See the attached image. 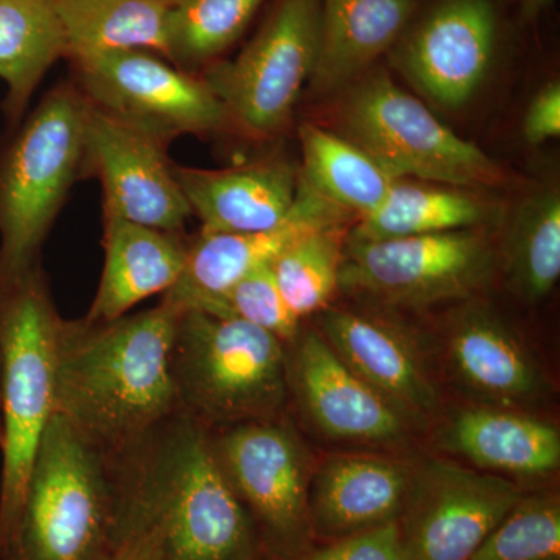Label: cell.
Segmentation results:
<instances>
[{
  "mask_svg": "<svg viewBox=\"0 0 560 560\" xmlns=\"http://www.w3.org/2000/svg\"><path fill=\"white\" fill-rule=\"evenodd\" d=\"M179 315L162 300L106 323L62 319L55 415L109 458L135 455L178 412L172 349Z\"/></svg>",
  "mask_w": 560,
  "mask_h": 560,
  "instance_id": "6da1fadb",
  "label": "cell"
},
{
  "mask_svg": "<svg viewBox=\"0 0 560 560\" xmlns=\"http://www.w3.org/2000/svg\"><path fill=\"white\" fill-rule=\"evenodd\" d=\"M61 323L38 267L0 289V560L13 545L40 440L55 415Z\"/></svg>",
  "mask_w": 560,
  "mask_h": 560,
  "instance_id": "7a4b0ae2",
  "label": "cell"
},
{
  "mask_svg": "<svg viewBox=\"0 0 560 560\" xmlns=\"http://www.w3.org/2000/svg\"><path fill=\"white\" fill-rule=\"evenodd\" d=\"M124 463L51 416L5 560H103L113 539Z\"/></svg>",
  "mask_w": 560,
  "mask_h": 560,
  "instance_id": "3957f363",
  "label": "cell"
},
{
  "mask_svg": "<svg viewBox=\"0 0 560 560\" xmlns=\"http://www.w3.org/2000/svg\"><path fill=\"white\" fill-rule=\"evenodd\" d=\"M324 120V127L355 143L394 178L486 190L510 183L499 162L401 90L382 62L331 95Z\"/></svg>",
  "mask_w": 560,
  "mask_h": 560,
  "instance_id": "277c9868",
  "label": "cell"
},
{
  "mask_svg": "<svg viewBox=\"0 0 560 560\" xmlns=\"http://www.w3.org/2000/svg\"><path fill=\"white\" fill-rule=\"evenodd\" d=\"M128 460L160 506L167 560H235L261 547L200 423L176 412Z\"/></svg>",
  "mask_w": 560,
  "mask_h": 560,
  "instance_id": "5b68a950",
  "label": "cell"
},
{
  "mask_svg": "<svg viewBox=\"0 0 560 560\" xmlns=\"http://www.w3.org/2000/svg\"><path fill=\"white\" fill-rule=\"evenodd\" d=\"M172 374L178 412L208 430L278 418L290 388L283 341L195 308L180 311Z\"/></svg>",
  "mask_w": 560,
  "mask_h": 560,
  "instance_id": "8992f818",
  "label": "cell"
},
{
  "mask_svg": "<svg viewBox=\"0 0 560 560\" xmlns=\"http://www.w3.org/2000/svg\"><path fill=\"white\" fill-rule=\"evenodd\" d=\"M86 98L61 84L44 97L0 165V289L38 267L39 248L84 156Z\"/></svg>",
  "mask_w": 560,
  "mask_h": 560,
  "instance_id": "52a82bcc",
  "label": "cell"
},
{
  "mask_svg": "<svg viewBox=\"0 0 560 560\" xmlns=\"http://www.w3.org/2000/svg\"><path fill=\"white\" fill-rule=\"evenodd\" d=\"M515 27L514 0H419L386 66L438 108L460 109L492 79Z\"/></svg>",
  "mask_w": 560,
  "mask_h": 560,
  "instance_id": "ba28073f",
  "label": "cell"
},
{
  "mask_svg": "<svg viewBox=\"0 0 560 560\" xmlns=\"http://www.w3.org/2000/svg\"><path fill=\"white\" fill-rule=\"evenodd\" d=\"M320 0H275L234 60L208 66L202 79L223 103L230 128L246 138H278L293 120L318 58Z\"/></svg>",
  "mask_w": 560,
  "mask_h": 560,
  "instance_id": "9c48e42d",
  "label": "cell"
},
{
  "mask_svg": "<svg viewBox=\"0 0 560 560\" xmlns=\"http://www.w3.org/2000/svg\"><path fill=\"white\" fill-rule=\"evenodd\" d=\"M489 230L355 241L346 235L340 290L388 307L422 308L469 300L495 275Z\"/></svg>",
  "mask_w": 560,
  "mask_h": 560,
  "instance_id": "30bf717a",
  "label": "cell"
},
{
  "mask_svg": "<svg viewBox=\"0 0 560 560\" xmlns=\"http://www.w3.org/2000/svg\"><path fill=\"white\" fill-rule=\"evenodd\" d=\"M209 436L261 547L278 560H296L311 550V469L293 430L272 418L209 430Z\"/></svg>",
  "mask_w": 560,
  "mask_h": 560,
  "instance_id": "8fae6325",
  "label": "cell"
},
{
  "mask_svg": "<svg viewBox=\"0 0 560 560\" xmlns=\"http://www.w3.org/2000/svg\"><path fill=\"white\" fill-rule=\"evenodd\" d=\"M72 61L88 103L165 145L230 128L223 103L202 75L150 51H98Z\"/></svg>",
  "mask_w": 560,
  "mask_h": 560,
  "instance_id": "7c38bea8",
  "label": "cell"
},
{
  "mask_svg": "<svg viewBox=\"0 0 560 560\" xmlns=\"http://www.w3.org/2000/svg\"><path fill=\"white\" fill-rule=\"evenodd\" d=\"M523 495L514 481L431 460L412 478L399 518L410 560H470Z\"/></svg>",
  "mask_w": 560,
  "mask_h": 560,
  "instance_id": "4fadbf2b",
  "label": "cell"
},
{
  "mask_svg": "<svg viewBox=\"0 0 560 560\" xmlns=\"http://www.w3.org/2000/svg\"><path fill=\"white\" fill-rule=\"evenodd\" d=\"M83 167L101 180L105 215L183 232L191 210L161 140L88 103Z\"/></svg>",
  "mask_w": 560,
  "mask_h": 560,
  "instance_id": "5bb4252c",
  "label": "cell"
},
{
  "mask_svg": "<svg viewBox=\"0 0 560 560\" xmlns=\"http://www.w3.org/2000/svg\"><path fill=\"white\" fill-rule=\"evenodd\" d=\"M350 215L324 200L300 175L296 201L279 226L254 232H201L189 243L186 267L164 301L179 311H208L220 296L249 272L270 265L291 243L323 228L353 224Z\"/></svg>",
  "mask_w": 560,
  "mask_h": 560,
  "instance_id": "9a60e30c",
  "label": "cell"
},
{
  "mask_svg": "<svg viewBox=\"0 0 560 560\" xmlns=\"http://www.w3.org/2000/svg\"><path fill=\"white\" fill-rule=\"evenodd\" d=\"M289 361L304 411L324 434L337 441L385 444L405 434L404 411L350 370L320 331L294 338Z\"/></svg>",
  "mask_w": 560,
  "mask_h": 560,
  "instance_id": "2e32d148",
  "label": "cell"
},
{
  "mask_svg": "<svg viewBox=\"0 0 560 560\" xmlns=\"http://www.w3.org/2000/svg\"><path fill=\"white\" fill-rule=\"evenodd\" d=\"M175 175L191 215L208 234L279 226L289 219L300 187V167L279 153L224 168L175 164Z\"/></svg>",
  "mask_w": 560,
  "mask_h": 560,
  "instance_id": "e0dca14e",
  "label": "cell"
},
{
  "mask_svg": "<svg viewBox=\"0 0 560 560\" xmlns=\"http://www.w3.org/2000/svg\"><path fill=\"white\" fill-rule=\"evenodd\" d=\"M415 474L372 455L331 458L312 478L308 518L313 539H345L399 522Z\"/></svg>",
  "mask_w": 560,
  "mask_h": 560,
  "instance_id": "ac0fdd59",
  "label": "cell"
},
{
  "mask_svg": "<svg viewBox=\"0 0 560 560\" xmlns=\"http://www.w3.org/2000/svg\"><path fill=\"white\" fill-rule=\"evenodd\" d=\"M105 267L84 319L106 323L128 315L139 302L164 294L186 267L189 243L180 234L105 215Z\"/></svg>",
  "mask_w": 560,
  "mask_h": 560,
  "instance_id": "d6986e66",
  "label": "cell"
},
{
  "mask_svg": "<svg viewBox=\"0 0 560 560\" xmlns=\"http://www.w3.org/2000/svg\"><path fill=\"white\" fill-rule=\"evenodd\" d=\"M320 335L368 385L401 411L430 412L438 393L410 342L385 320L355 311L326 308Z\"/></svg>",
  "mask_w": 560,
  "mask_h": 560,
  "instance_id": "ffe728a7",
  "label": "cell"
},
{
  "mask_svg": "<svg viewBox=\"0 0 560 560\" xmlns=\"http://www.w3.org/2000/svg\"><path fill=\"white\" fill-rule=\"evenodd\" d=\"M419 0H320L318 58L308 86L318 97L349 86L385 60Z\"/></svg>",
  "mask_w": 560,
  "mask_h": 560,
  "instance_id": "44dd1931",
  "label": "cell"
},
{
  "mask_svg": "<svg viewBox=\"0 0 560 560\" xmlns=\"http://www.w3.org/2000/svg\"><path fill=\"white\" fill-rule=\"evenodd\" d=\"M448 359L456 377L497 405L539 396L544 375L517 335L497 313L471 305L448 330Z\"/></svg>",
  "mask_w": 560,
  "mask_h": 560,
  "instance_id": "7402d4cb",
  "label": "cell"
},
{
  "mask_svg": "<svg viewBox=\"0 0 560 560\" xmlns=\"http://www.w3.org/2000/svg\"><path fill=\"white\" fill-rule=\"evenodd\" d=\"M493 190L397 178L381 208L353 221L348 237L388 241L463 230H492L506 209Z\"/></svg>",
  "mask_w": 560,
  "mask_h": 560,
  "instance_id": "603a6c76",
  "label": "cell"
},
{
  "mask_svg": "<svg viewBox=\"0 0 560 560\" xmlns=\"http://www.w3.org/2000/svg\"><path fill=\"white\" fill-rule=\"evenodd\" d=\"M445 444L481 469L540 477L558 469L560 434L551 423L497 408H467L448 423Z\"/></svg>",
  "mask_w": 560,
  "mask_h": 560,
  "instance_id": "cb8c5ba5",
  "label": "cell"
},
{
  "mask_svg": "<svg viewBox=\"0 0 560 560\" xmlns=\"http://www.w3.org/2000/svg\"><path fill=\"white\" fill-rule=\"evenodd\" d=\"M179 0H50L69 58L142 50L171 61V28Z\"/></svg>",
  "mask_w": 560,
  "mask_h": 560,
  "instance_id": "d4e9b609",
  "label": "cell"
},
{
  "mask_svg": "<svg viewBox=\"0 0 560 560\" xmlns=\"http://www.w3.org/2000/svg\"><path fill=\"white\" fill-rule=\"evenodd\" d=\"M301 178L331 205L361 219L381 208L393 187L390 176L355 143L315 121H304Z\"/></svg>",
  "mask_w": 560,
  "mask_h": 560,
  "instance_id": "484cf974",
  "label": "cell"
},
{
  "mask_svg": "<svg viewBox=\"0 0 560 560\" xmlns=\"http://www.w3.org/2000/svg\"><path fill=\"white\" fill-rule=\"evenodd\" d=\"M69 57L68 39L50 0H0V80L7 113L20 120L51 66Z\"/></svg>",
  "mask_w": 560,
  "mask_h": 560,
  "instance_id": "4316f807",
  "label": "cell"
},
{
  "mask_svg": "<svg viewBox=\"0 0 560 560\" xmlns=\"http://www.w3.org/2000/svg\"><path fill=\"white\" fill-rule=\"evenodd\" d=\"M508 275L525 300H545L560 278V194L530 191L512 213L504 243Z\"/></svg>",
  "mask_w": 560,
  "mask_h": 560,
  "instance_id": "83f0119b",
  "label": "cell"
},
{
  "mask_svg": "<svg viewBox=\"0 0 560 560\" xmlns=\"http://www.w3.org/2000/svg\"><path fill=\"white\" fill-rule=\"evenodd\" d=\"M350 226L313 231L291 243L272 261L280 293L298 318L326 311L340 290L342 254Z\"/></svg>",
  "mask_w": 560,
  "mask_h": 560,
  "instance_id": "f1b7e54d",
  "label": "cell"
},
{
  "mask_svg": "<svg viewBox=\"0 0 560 560\" xmlns=\"http://www.w3.org/2000/svg\"><path fill=\"white\" fill-rule=\"evenodd\" d=\"M267 0H179L171 28V62L194 72L219 61Z\"/></svg>",
  "mask_w": 560,
  "mask_h": 560,
  "instance_id": "f546056e",
  "label": "cell"
},
{
  "mask_svg": "<svg viewBox=\"0 0 560 560\" xmlns=\"http://www.w3.org/2000/svg\"><path fill=\"white\" fill-rule=\"evenodd\" d=\"M470 560H560L559 497L522 495Z\"/></svg>",
  "mask_w": 560,
  "mask_h": 560,
  "instance_id": "4dcf8cb0",
  "label": "cell"
},
{
  "mask_svg": "<svg viewBox=\"0 0 560 560\" xmlns=\"http://www.w3.org/2000/svg\"><path fill=\"white\" fill-rule=\"evenodd\" d=\"M103 560H167L164 522L156 500L124 463L119 517Z\"/></svg>",
  "mask_w": 560,
  "mask_h": 560,
  "instance_id": "1f68e13d",
  "label": "cell"
},
{
  "mask_svg": "<svg viewBox=\"0 0 560 560\" xmlns=\"http://www.w3.org/2000/svg\"><path fill=\"white\" fill-rule=\"evenodd\" d=\"M202 312L246 320L283 342L300 334L301 319L283 300L271 264L249 272Z\"/></svg>",
  "mask_w": 560,
  "mask_h": 560,
  "instance_id": "d6a6232c",
  "label": "cell"
},
{
  "mask_svg": "<svg viewBox=\"0 0 560 560\" xmlns=\"http://www.w3.org/2000/svg\"><path fill=\"white\" fill-rule=\"evenodd\" d=\"M296 560H410L401 541L399 523H389L345 539L331 540L326 547L311 548Z\"/></svg>",
  "mask_w": 560,
  "mask_h": 560,
  "instance_id": "836d02e7",
  "label": "cell"
},
{
  "mask_svg": "<svg viewBox=\"0 0 560 560\" xmlns=\"http://www.w3.org/2000/svg\"><path fill=\"white\" fill-rule=\"evenodd\" d=\"M523 138L529 145H540L560 136V84L548 81L530 98L523 117Z\"/></svg>",
  "mask_w": 560,
  "mask_h": 560,
  "instance_id": "e575fe53",
  "label": "cell"
},
{
  "mask_svg": "<svg viewBox=\"0 0 560 560\" xmlns=\"http://www.w3.org/2000/svg\"><path fill=\"white\" fill-rule=\"evenodd\" d=\"M552 2L555 0H514L515 10H517V16L523 27H536L541 16L551 9Z\"/></svg>",
  "mask_w": 560,
  "mask_h": 560,
  "instance_id": "d590c367",
  "label": "cell"
},
{
  "mask_svg": "<svg viewBox=\"0 0 560 560\" xmlns=\"http://www.w3.org/2000/svg\"><path fill=\"white\" fill-rule=\"evenodd\" d=\"M235 560H278V559L272 558L270 552L265 550L264 547H257L256 550L246 552V555H243L242 558H238Z\"/></svg>",
  "mask_w": 560,
  "mask_h": 560,
  "instance_id": "8d00e7d4",
  "label": "cell"
},
{
  "mask_svg": "<svg viewBox=\"0 0 560 560\" xmlns=\"http://www.w3.org/2000/svg\"><path fill=\"white\" fill-rule=\"evenodd\" d=\"M0 441H2V412H0Z\"/></svg>",
  "mask_w": 560,
  "mask_h": 560,
  "instance_id": "74e56055",
  "label": "cell"
}]
</instances>
